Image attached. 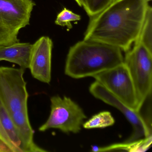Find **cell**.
<instances>
[{
  "instance_id": "1",
  "label": "cell",
  "mask_w": 152,
  "mask_h": 152,
  "mask_svg": "<svg viewBox=\"0 0 152 152\" xmlns=\"http://www.w3.org/2000/svg\"><path fill=\"white\" fill-rule=\"evenodd\" d=\"M148 0H113L91 18L83 40L129 50L138 39L145 21Z\"/></svg>"
},
{
  "instance_id": "2",
  "label": "cell",
  "mask_w": 152,
  "mask_h": 152,
  "mask_svg": "<svg viewBox=\"0 0 152 152\" xmlns=\"http://www.w3.org/2000/svg\"><path fill=\"white\" fill-rule=\"evenodd\" d=\"M123 62L122 50L119 48L83 40L77 42L69 49L65 74L75 79L93 77Z\"/></svg>"
},
{
  "instance_id": "3",
  "label": "cell",
  "mask_w": 152,
  "mask_h": 152,
  "mask_svg": "<svg viewBox=\"0 0 152 152\" xmlns=\"http://www.w3.org/2000/svg\"><path fill=\"white\" fill-rule=\"evenodd\" d=\"M35 5L33 0H0V45L19 42V31L30 25Z\"/></svg>"
},
{
  "instance_id": "4",
  "label": "cell",
  "mask_w": 152,
  "mask_h": 152,
  "mask_svg": "<svg viewBox=\"0 0 152 152\" xmlns=\"http://www.w3.org/2000/svg\"><path fill=\"white\" fill-rule=\"evenodd\" d=\"M126 52L124 63L133 82L139 108L141 109L152 90V52L139 43Z\"/></svg>"
},
{
  "instance_id": "5",
  "label": "cell",
  "mask_w": 152,
  "mask_h": 152,
  "mask_svg": "<svg viewBox=\"0 0 152 152\" xmlns=\"http://www.w3.org/2000/svg\"><path fill=\"white\" fill-rule=\"evenodd\" d=\"M50 114L47 121L39 129L45 132L51 129H58L65 133H77L81 129L87 116L82 108L70 98L58 95L50 98Z\"/></svg>"
},
{
  "instance_id": "6",
  "label": "cell",
  "mask_w": 152,
  "mask_h": 152,
  "mask_svg": "<svg viewBox=\"0 0 152 152\" xmlns=\"http://www.w3.org/2000/svg\"><path fill=\"white\" fill-rule=\"evenodd\" d=\"M21 68L0 66V102L10 115L28 110L29 94Z\"/></svg>"
},
{
  "instance_id": "7",
  "label": "cell",
  "mask_w": 152,
  "mask_h": 152,
  "mask_svg": "<svg viewBox=\"0 0 152 152\" xmlns=\"http://www.w3.org/2000/svg\"><path fill=\"white\" fill-rule=\"evenodd\" d=\"M92 77L129 108L137 112L140 111L133 82L124 62Z\"/></svg>"
},
{
  "instance_id": "8",
  "label": "cell",
  "mask_w": 152,
  "mask_h": 152,
  "mask_svg": "<svg viewBox=\"0 0 152 152\" xmlns=\"http://www.w3.org/2000/svg\"><path fill=\"white\" fill-rule=\"evenodd\" d=\"M89 91L96 98L118 109L131 124L133 131L124 142H132L152 136L151 119L145 118L140 111L137 112L129 108L96 81L90 86Z\"/></svg>"
},
{
  "instance_id": "9",
  "label": "cell",
  "mask_w": 152,
  "mask_h": 152,
  "mask_svg": "<svg viewBox=\"0 0 152 152\" xmlns=\"http://www.w3.org/2000/svg\"><path fill=\"white\" fill-rule=\"evenodd\" d=\"M52 40L42 36L32 45L29 69L34 79L49 84L51 79Z\"/></svg>"
},
{
  "instance_id": "10",
  "label": "cell",
  "mask_w": 152,
  "mask_h": 152,
  "mask_svg": "<svg viewBox=\"0 0 152 152\" xmlns=\"http://www.w3.org/2000/svg\"><path fill=\"white\" fill-rule=\"evenodd\" d=\"M10 116L21 142L22 152H48L34 142V131L30 123L28 110L16 112Z\"/></svg>"
},
{
  "instance_id": "11",
  "label": "cell",
  "mask_w": 152,
  "mask_h": 152,
  "mask_svg": "<svg viewBox=\"0 0 152 152\" xmlns=\"http://www.w3.org/2000/svg\"><path fill=\"white\" fill-rule=\"evenodd\" d=\"M32 45L19 42L7 46L0 45V61L16 64L24 71L29 69Z\"/></svg>"
},
{
  "instance_id": "12",
  "label": "cell",
  "mask_w": 152,
  "mask_h": 152,
  "mask_svg": "<svg viewBox=\"0 0 152 152\" xmlns=\"http://www.w3.org/2000/svg\"><path fill=\"white\" fill-rule=\"evenodd\" d=\"M152 136L143 138L136 141L130 142L114 144L103 148L94 146L92 151L96 152L126 150L130 152H144L146 151L152 144Z\"/></svg>"
},
{
  "instance_id": "13",
  "label": "cell",
  "mask_w": 152,
  "mask_h": 152,
  "mask_svg": "<svg viewBox=\"0 0 152 152\" xmlns=\"http://www.w3.org/2000/svg\"><path fill=\"white\" fill-rule=\"evenodd\" d=\"M152 8L148 5L144 23L135 42L140 43L152 52ZM134 42V43H135Z\"/></svg>"
},
{
  "instance_id": "14",
  "label": "cell",
  "mask_w": 152,
  "mask_h": 152,
  "mask_svg": "<svg viewBox=\"0 0 152 152\" xmlns=\"http://www.w3.org/2000/svg\"><path fill=\"white\" fill-rule=\"evenodd\" d=\"M0 118L2 125L7 132L10 138L16 147L19 150V152H22L21 149V142L18 138L15 124L11 119L10 115L8 113L4 107L0 102Z\"/></svg>"
},
{
  "instance_id": "15",
  "label": "cell",
  "mask_w": 152,
  "mask_h": 152,
  "mask_svg": "<svg viewBox=\"0 0 152 152\" xmlns=\"http://www.w3.org/2000/svg\"><path fill=\"white\" fill-rule=\"evenodd\" d=\"M115 122L111 113L104 111L93 115L88 121L83 123V127L86 129H103L112 126Z\"/></svg>"
},
{
  "instance_id": "16",
  "label": "cell",
  "mask_w": 152,
  "mask_h": 152,
  "mask_svg": "<svg viewBox=\"0 0 152 152\" xmlns=\"http://www.w3.org/2000/svg\"><path fill=\"white\" fill-rule=\"evenodd\" d=\"M113 0H81L82 7H83L87 15L93 17L105 8Z\"/></svg>"
},
{
  "instance_id": "17",
  "label": "cell",
  "mask_w": 152,
  "mask_h": 152,
  "mask_svg": "<svg viewBox=\"0 0 152 152\" xmlns=\"http://www.w3.org/2000/svg\"><path fill=\"white\" fill-rule=\"evenodd\" d=\"M80 19V16L64 8L58 15L55 23L60 26H66L67 29L70 30L72 28L71 22L79 21Z\"/></svg>"
},
{
  "instance_id": "18",
  "label": "cell",
  "mask_w": 152,
  "mask_h": 152,
  "mask_svg": "<svg viewBox=\"0 0 152 152\" xmlns=\"http://www.w3.org/2000/svg\"><path fill=\"white\" fill-rule=\"evenodd\" d=\"M0 152H19L5 130L0 118Z\"/></svg>"
},
{
  "instance_id": "19",
  "label": "cell",
  "mask_w": 152,
  "mask_h": 152,
  "mask_svg": "<svg viewBox=\"0 0 152 152\" xmlns=\"http://www.w3.org/2000/svg\"><path fill=\"white\" fill-rule=\"evenodd\" d=\"M75 1H76V3H77L78 5H79L80 7H82V4L81 2V0H75Z\"/></svg>"
},
{
  "instance_id": "20",
  "label": "cell",
  "mask_w": 152,
  "mask_h": 152,
  "mask_svg": "<svg viewBox=\"0 0 152 152\" xmlns=\"http://www.w3.org/2000/svg\"><path fill=\"white\" fill-rule=\"evenodd\" d=\"M148 1H151V0H148Z\"/></svg>"
}]
</instances>
